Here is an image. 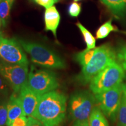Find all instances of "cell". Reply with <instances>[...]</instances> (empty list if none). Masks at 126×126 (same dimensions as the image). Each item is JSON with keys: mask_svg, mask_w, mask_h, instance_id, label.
I'll list each match as a JSON object with an SVG mask.
<instances>
[{"mask_svg": "<svg viewBox=\"0 0 126 126\" xmlns=\"http://www.w3.org/2000/svg\"><path fill=\"white\" fill-rule=\"evenodd\" d=\"M67 97L58 91H53L41 96L32 117L45 126H59L65 119Z\"/></svg>", "mask_w": 126, "mask_h": 126, "instance_id": "6da1fadb", "label": "cell"}, {"mask_svg": "<svg viewBox=\"0 0 126 126\" xmlns=\"http://www.w3.org/2000/svg\"><path fill=\"white\" fill-rule=\"evenodd\" d=\"M116 60V51L109 44L96 47L91 61L82 68L81 72L77 77V81L81 84H87L97 74Z\"/></svg>", "mask_w": 126, "mask_h": 126, "instance_id": "7a4b0ae2", "label": "cell"}, {"mask_svg": "<svg viewBox=\"0 0 126 126\" xmlns=\"http://www.w3.org/2000/svg\"><path fill=\"white\" fill-rule=\"evenodd\" d=\"M18 42L36 65L50 69H64L65 62L60 56L42 44L20 39Z\"/></svg>", "mask_w": 126, "mask_h": 126, "instance_id": "3957f363", "label": "cell"}, {"mask_svg": "<svg viewBox=\"0 0 126 126\" xmlns=\"http://www.w3.org/2000/svg\"><path fill=\"white\" fill-rule=\"evenodd\" d=\"M125 77V71L116 60L108 65L91 79L89 88L94 94H99L121 84Z\"/></svg>", "mask_w": 126, "mask_h": 126, "instance_id": "277c9868", "label": "cell"}, {"mask_svg": "<svg viewBox=\"0 0 126 126\" xmlns=\"http://www.w3.org/2000/svg\"><path fill=\"white\" fill-rule=\"evenodd\" d=\"M26 84L30 89L40 95L56 89L59 83L56 74L46 69L31 66Z\"/></svg>", "mask_w": 126, "mask_h": 126, "instance_id": "5b68a950", "label": "cell"}, {"mask_svg": "<svg viewBox=\"0 0 126 126\" xmlns=\"http://www.w3.org/2000/svg\"><path fill=\"white\" fill-rule=\"evenodd\" d=\"M96 103V99L88 91H77L69 100V112L74 121L89 120L91 111Z\"/></svg>", "mask_w": 126, "mask_h": 126, "instance_id": "8992f818", "label": "cell"}, {"mask_svg": "<svg viewBox=\"0 0 126 126\" xmlns=\"http://www.w3.org/2000/svg\"><path fill=\"white\" fill-rule=\"evenodd\" d=\"M123 92L122 83L105 92L94 94L96 103L111 122H116Z\"/></svg>", "mask_w": 126, "mask_h": 126, "instance_id": "52a82bcc", "label": "cell"}, {"mask_svg": "<svg viewBox=\"0 0 126 126\" xmlns=\"http://www.w3.org/2000/svg\"><path fill=\"white\" fill-rule=\"evenodd\" d=\"M0 59L11 64L27 65V56L21 45L14 39L5 37L0 32Z\"/></svg>", "mask_w": 126, "mask_h": 126, "instance_id": "ba28073f", "label": "cell"}, {"mask_svg": "<svg viewBox=\"0 0 126 126\" xmlns=\"http://www.w3.org/2000/svg\"><path fill=\"white\" fill-rule=\"evenodd\" d=\"M28 74L27 65L11 64L0 60V74L15 93L19 92L21 88L26 84Z\"/></svg>", "mask_w": 126, "mask_h": 126, "instance_id": "9c48e42d", "label": "cell"}, {"mask_svg": "<svg viewBox=\"0 0 126 126\" xmlns=\"http://www.w3.org/2000/svg\"><path fill=\"white\" fill-rule=\"evenodd\" d=\"M40 95L34 92L25 84L19 91V97L21 101L25 116H32L40 100Z\"/></svg>", "mask_w": 126, "mask_h": 126, "instance_id": "30bf717a", "label": "cell"}, {"mask_svg": "<svg viewBox=\"0 0 126 126\" xmlns=\"http://www.w3.org/2000/svg\"><path fill=\"white\" fill-rule=\"evenodd\" d=\"M8 119L7 126H10L12 122L17 118L21 116H24L23 110L21 101L16 94H13L11 96L7 103Z\"/></svg>", "mask_w": 126, "mask_h": 126, "instance_id": "8fae6325", "label": "cell"}, {"mask_svg": "<svg viewBox=\"0 0 126 126\" xmlns=\"http://www.w3.org/2000/svg\"><path fill=\"white\" fill-rule=\"evenodd\" d=\"M60 22V15L56 7H52L47 8L45 12V29L47 31H51L55 37L58 26Z\"/></svg>", "mask_w": 126, "mask_h": 126, "instance_id": "7c38bea8", "label": "cell"}, {"mask_svg": "<svg viewBox=\"0 0 126 126\" xmlns=\"http://www.w3.org/2000/svg\"><path fill=\"white\" fill-rule=\"evenodd\" d=\"M115 16L118 18L126 16V0H100Z\"/></svg>", "mask_w": 126, "mask_h": 126, "instance_id": "4fadbf2b", "label": "cell"}, {"mask_svg": "<svg viewBox=\"0 0 126 126\" xmlns=\"http://www.w3.org/2000/svg\"><path fill=\"white\" fill-rule=\"evenodd\" d=\"M89 126H109L108 120L97 106H94L89 117Z\"/></svg>", "mask_w": 126, "mask_h": 126, "instance_id": "5bb4252c", "label": "cell"}, {"mask_svg": "<svg viewBox=\"0 0 126 126\" xmlns=\"http://www.w3.org/2000/svg\"><path fill=\"white\" fill-rule=\"evenodd\" d=\"M111 32H119L126 34V32L120 31L117 27L112 24V20L110 19L99 28L96 33V37L97 39H105Z\"/></svg>", "mask_w": 126, "mask_h": 126, "instance_id": "9a60e30c", "label": "cell"}, {"mask_svg": "<svg viewBox=\"0 0 126 126\" xmlns=\"http://www.w3.org/2000/svg\"><path fill=\"white\" fill-rule=\"evenodd\" d=\"M14 1V0H1L0 1V18L4 27L7 24Z\"/></svg>", "mask_w": 126, "mask_h": 126, "instance_id": "2e32d148", "label": "cell"}, {"mask_svg": "<svg viewBox=\"0 0 126 126\" xmlns=\"http://www.w3.org/2000/svg\"><path fill=\"white\" fill-rule=\"evenodd\" d=\"M79 29L81 31L82 34L83 36L86 45V50H91L95 48L96 40L92 33L86 28L83 26L81 23L78 22L77 23Z\"/></svg>", "mask_w": 126, "mask_h": 126, "instance_id": "e0dca14e", "label": "cell"}, {"mask_svg": "<svg viewBox=\"0 0 126 126\" xmlns=\"http://www.w3.org/2000/svg\"><path fill=\"white\" fill-rule=\"evenodd\" d=\"M95 48L91 50L85 49L75 55V60L81 66L82 68L85 67L91 61L95 52Z\"/></svg>", "mask_w": 126, "mask_h": 126, "instance_id": "ac0fdd59", "label": "cell"}, {"mask_svg": "<svg viewBox=\"0 0 126 126\" xmlns=\"http://www.w3.org/2000/svg\"><path fill=\"white\" fill-rule=\"evenodd\" d=\"M116 123L117 126H126V97L123 94L118 111Z\"/></svg>", "mask_w": 126, "mask_h": 126, "instance_id": "d6986e66", "label": "cell"}, {"mask_svg": "<svg viewBox=\"0 0 126 126\" xmlns=\"http://www.w3.org/2000/svg\"><path fill=\"white\" fill-rule=\"evenodd\" d=\"M117 60L126 71V43L120 44L117 51Z\"/></svg>", "mask_w": 126, "mask_h": 126, "instance_id": "ffe728a7", "label": "cell"}, {"mask_svg": "<svg viewBox=\"0 0 126 126\" xmlns=\"http://www.w3.org/2000/svg\"><path fill=\"white\" fill-rule=\"evenodd\" d=\"M7 103L4 102H0V126H7Z\"/></svg>", "mask_w": 126, "mask_h": 126, "instance_id": "44dd1931", "label": "cell"}, {"mask_svg": "<svg viewBox=\"0 0 126 126\" xmlns=\"http://www.w3.org/2000/svg\"><path fill=\"white\" fill-rule=\"evenodd\" d=\"M81 11V4L78 3L74 2L70 5L68 9V14L72 17L78 16Z\"/></svg>", "mask_w": 126, "mask_h": 126, "instance_id": "7402d4cb", "label": "cell"}, {"mask_svg": "<svg viewBox=\"0 0 126 126\" xmlns=\"http://www.w3.org/2000/svg\"><path fill=\"white\" fill-rule=\"evenodd\" d=\"M9 84L0 74V94L7 95L9 93Z\"/></svg>", "mask_w": 126, "mask_h": 126, "instance_id": "603a6c76", "label": "cell"}, {"mask_svg": "<svg viewBox=\"0 0 126 126\" xmlns=\"http://www.w3.org/2000/svg\"><path fill=\"white\" fill-rule=\"evenodd\" d=\"M34 1L36 4L46 8V9L52 7L55 3L58 2L57 0H34Z\"/></svg>", "mask_w": 126, "mask_h": 126, "instance_id": "cb8c5ba5", "label": "cell"}, {"mask_svg": "<svg viewBox=\"0 0 126 126\" xmlns=\"http://www.w3.org/2000/svg\"><path fill=\"white\" fill-rule=\"evenodd\" d=\"M28 118L25 116H21L12 122L10 126H26L27 124Z\"/></svg>", "mask_w": 126, "mask_h": 126, "instance_id": "d4e9b609", "label": "cell"}, {"mask_svg": "<svg viewBox=\"0 0 126 126\" xmlns=\"http://www.w3.org/2000/svg\"><path fill=\"white\" fill-rule=\"evenodd\" d=\"M26 126H45L39 120L33 117L32 116H29L28 118L27 124Z\"/></svg>", "mask_w": 126, "mask_h": 126, "instance_id": "484cf974", "label": "cell"}, {"mask_svg": "<svg viewBox=\"0 0 126 126\" xmlns=\"http://www.w3.org/2000/svg\"><path fill=\"white\" fill-rule=\"evenodd\" d=\"M72 126H89V120L84 121H75Z\"/></svg>", "mask_w": 126, "mask_h": 126, "instance_id": "4316f807", "label": "cell"}, {"mask_svg": "<svg viewBox=\"0 0 126 126\" xmlns=\"http://www.w3.org/2000/svg\"><path fill=\"white\" fill-rule=\"evenodd\" d=\"M122 88H123V94L126 97V82L122 83Z\"/></svg>", "mask_w": 126, "mask_h": 126, "instance_id": "83f0119b", "label": "cell"}, {"mask_svg": "<svg viewBox=\"0 0 126 126\" xmlns=\"http://www.w3.org/2000/svg\"><path fill=\"white\" fill-rule=\"evenodd\" d=\"M2 25V20L1 19V18H0V28H1V26Z\"/></svg>", "mask_w": 126, "mask_h": 126, "instance_id": "f1b7e54d", "label": "cell"}, {"mask_svg": "<svg viewBox=\"0 0 126 126\" xmlns=\"http://www.w3.org/2000/svg\"><path fill=\"white\" fill-rule=\"evenodd\" d=\"M75 1H80V0H74Z\"/></svg>", "mask_w": 126, "mask_h": 126, "instance_id": "f546056e", "label": "cell"}, {"mask_svg": "<svg viewBox=\"0 0 126 126\" xmlns=\"http://www.w3.org/2000/svg\"><path fill=\"white\" fill-rule=\"evenodd\" d=\"M125 78L126 79V77H125Z\"/></svg>", "mask_w": 126, "mask_h": 126, "instance_id": "4dcf8cb0", "label": "cell"}, {"mask_svg": "<svg viewBox=\"0 0 126 126\" xmlns=\"http://www.w3.org/2000/svg\"><path fill=\"white\" fill-rule=\"evenodd\" d=\"M57 1H59V0H57Z\"/></svg>", "mask_w": 126, "mask_h": 126, "instance_id": "1f68e13d", "label": "cell"}, {"mask_svg": "<svg viewBox=\"0 0 126 126\" xmlns=\"http://www.w3.org/2000/svg\"><path fill=\"white\" fill-rule=\"evenodd\" d=\"M0 1H1V0H0Z\"/></svg>", "mask_w": 126, "mask_h": 126, "instance_id": "d6a6232c", "label": "cell"}]
</instances>
